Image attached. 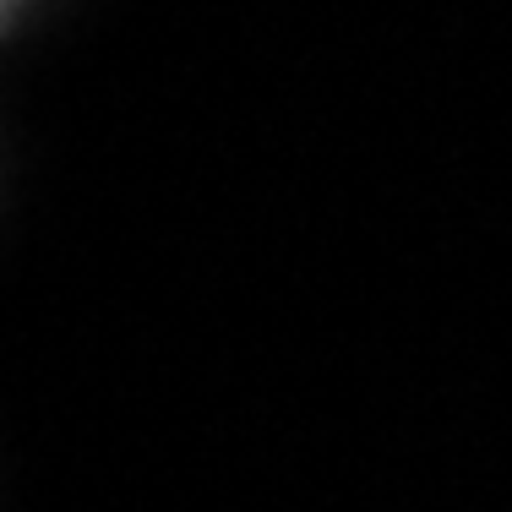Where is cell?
Instances as JSON below:
<instances>
[{
    "label": "cell",
    "instance_id": "obj_1",
    "mask_svg": "<svg viewBox=\"0 0 512 512\" xmlns=\"http://www.w3.org/2000/svg\"><path fill=\"white\" fill-rule=\"evenodd\" d=\"M6 6H11V11H17V6H22V0H6Z\"/></svg>",
    "mask_w": 512,
    "mask_h": 512
}]
</instances>
